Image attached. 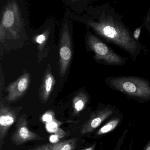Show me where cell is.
<instances>
[{"label": "cell", "mask_w": 150, "mask_h": 150, "mask_svg": "<svg viewBox=\"0 0 150 150\" xmlns=\"http://www.w3.org/2000/svg\"><path fill=\"white\" fill-rule=\"evenodd\" d=\"M87 45L94 53V59L104 65L112 66H124L127 60L124 57L115 52L110 46L98 38L90 34L87 38Z\"/></svg>", "instance_id": "cell-3"}, {"label": "cell", "mask_w": 150, "mask_h": 150, "mask_svg": "<svg viewBox=\"0 0 150 150\" xmlns=\"http://www.w3.org/2000/svg\"><path fill=\"white\" fill-rule=\"evenodd\" d=\"M63 123V122L59 121L55 119L51 122L45 124L46 129L49 133L54 134Z\"/></svg>", "instance_id": "cell-15"}, {"label": "cell", "mask_w": 150, "mask_h": 150, "mask_svg": "<svg viewBox=\"0 0 150 150\" xmlns=\"http://www.w3.org/2000/svg\"><path fill=\"white\" fill-rule=\"evenodd\" d=\"M54 134L55 135L57 136L59 138H61L64 137L67 134V132H65L62 129L59 128L58 130L54 133Z\"/></svg>", "instance_id": "cell-18"}, {"label": "cell", "mask_w": 150, "mask_h": 150, "mask_svg": "<svg viewBox=\"0 0 150 150\" xmlns=\"http://www.w3.org/2000/svg\"><path fill=\"white\" fill-rule=\"evenodd\" d=\"M30 82V74L27 72H24L6 88V91L8 92L6 100L9 102H12L21 98L26 92Z\"/></svg>", "instance_id": "cell-8"}, {"label": "cell", "mask_w": 150, "mask_h": 150, "mask_svg": "<svg viewBox=\"0 0 150 150\" xmlns=\"http://www.w3.org/2000/svg\"><path fill=\"white\" fill-rule=\"evenodd\" d=\"M141 32V27L137 28V29H136V30L134 31V34H133V37H134V38L136 40H137V41H139V38H140Z\"/></svg>", "instance_id": "cell-19"}, {"label": "cell", "mask_w": 150, "mask_h": 150, "mask_svg": "<svg viewBox=\"0 0 150 150\" xmlns=\"http://www.w3.org/2000/svg\"><path fill=\"white\" fill-rule=\"evenodd\" d=\"M55 84V80L52 73L51 66L48 64L41 85L40 94L41 100L46 102L50 97Z\"/></svg>", "instance_id": "cell-11"}, {"label": "cell", "mask_w": 150, "mask_h": 150, "mask_svg": "<svg viewBox=\"0 0 150 150\" xmlns=\"http://www.w3.org/2000/svg\"><path fill=\"white\" fill-rule=\"evenodd\" d=\"M22 21L19 16L18 7L15 3H11L6 7L3 14L0 28L1 43L5 41V31L11 34V39H16L22 27Z\"/></svg>", "instance_id": "cell-4"}, {"label": "cell", "mask_w": 150, "mask_h": 150, "mask_svg": "<svg viewBox=\"0 0 150 150\" xmlns=\"http://www.w3.org/2000/svg\"><path fill=\"white\" fill-rule=\"evenodd\" d=\"M124 115L118 108L112 115L93 132L92 138H99L116 130L122 123Z\"/></svg>", "instance_id": "cell-10"}, {"label": "cell", "mask_w": 150, "mask_h": 150, "mask_svg": "<svg viewBox=\"0 0 150 150\" xmlns=\"http://www.w3.org/2000/svg\"><path fill=\"white\" fill-rule=\"evenodd\" d=\"M114 91L140 103L150 101V82L144 78L134 76H110L106 79Z\"/></svg>", "instance_id": "cell-2"}, {"label": "cell", "mask_w": 150, "mask_h": 150, "mask_svg": "<svg viewBox=\"0 0 150 150\" xmlns=\"http://www.w3.org/2000/svg\"><path fill=\"white\" fill-rule=\"evenodd\" d=\"M44 138L31 131L28 127V122L25 114H23L18 119L16 130L11 136L12 143L20 145L31 141H41Z\"/></svg>", "instance_id": "cell-7"}, {"label": "cell", "mask_w": 150, "mask_h": 150, "mask_svg": "<svg viewBox=\"0 0 150 150\" xmlns=\"http://www.w3.org/2000/svg\"><path fill=\"white\" fill-rule=\"evenodd\" d=\"M89 98L87 94L84 92H80L77 93L73 99L74 112L77 115L85 108Z\"/></svg>", "instance_id": "cell-13"}, {"label": "cell", "mask_w": 150, "mask_h": 150, "mask_svg": "<svg viewBox=\"0 0 150 150\" xmlns=\"http://www.w3.org/2000/svg\"><path fill=\"white\" fill-rule=\"evenodd\" d=\"M77 139L73 138L59 142L39 145L28 150H74L77 145Z\"/></svg>", "instance_id": "cell-12"}, {"label": "cell", "mask_w": 150, "mask_h": 150, "mask_svg": "<svg viewBox=\"0 0 150 150\" xmlns=\"http://www.w3.org/2000/svg\"></svg>", "instance_id": "cell-23"}, {"label": "cell", "mask_w": 150, "mask_h": 150, "mask_svg": "<svg viewBox=\"0 0 150 150\" xmlns=\"http://www.w3.org/2000/svg\"><path fill=\"white\" fill-rule=\"evenodd\" d=\"M97 142H94L92 144H91L90 146L85 148V149L83 150H95L96 149V146H97Z\"/></svg>", "instance_id": "cell-21"}, {"label": "cell", "mask_w": 150, "mask_h": 150, "mask_svg": "<svg viewBox=\"0 0 150 150\" xmlns=\"http://www.w3.org/2000/svg\"><path fill=\"white\" fill-rule=\"evenodd\" d=\"M128 130L129 129H126L123 131L122 135L120 137V138H119V140H118V142H117V144H116L115 148L113 150H121L122 145V144L123 143V142H124L125 138L127 137V134L128 133ZM132 145V144L131 143L129 150H131ZM100 150H103V149H101Z\"/></svg>", "instance_id": "cell-17"}, {"label": "cell", "mask_w": 150, "mask_h": 150, "mask_svg": "<svg viewBox=\"0 0 150 150\" xmlns=\"http://www.w3.org/2000/svg\"><path fill=\"white\" fill-rule=\"evenodd\" d=\"M49 33V30H47L45 32L43 33L42 34L38 35L35 38V42L39 45L38 47L39 50L43 49V47L45 46L46 41L47 40Z\"/></svg>", "instance_id": "cell-14"}, {"label": "cell", "mask_w": 150, "mask_h": 150, "mask_svg": "<svg viewBox=\"0 0 150 150\" xmlns=\"http://www.w3.org/2000/svg\"><path fill=\"white\" fill-rule=\"evenodd\" d=\"M49 140H50V142L53 144L57 143L59 142V137L55 134L51 136L49 138Z\"/></svg>", "instance_id": "cell-20"}, {"label": "cell", "mask_w": 150, "mask_h": 150, "mask_svg": "<svg viewBox=\"0 0 150 150\" xmlns=\"http://www.w3.org/2000/svg\"><path fill=\"white\" fill-rule=\"evenodd\" d=\"M142 150H150V140L148 142L147 144L144 146Z\"/></svg>", "instance_id": "cell-22"}, {"label": "cell", "mask_w": 150, "mask_h": 150, "mask_svg": "<svg viewBox=\"0 0 150 150\" xmlns=\"http://www.w3.org/2000/svg\"><path fill=\"white\" fill-rule=\"evenodd\" d=\"M89 25L108 43L113 44L129 54L135 61L141 53L142 45L136 40L128 29L112 18L90 21Z\"/></svg>", "instance_id": "cell-1"}, {"label": "cell", "mask_w": 150, "mask_h": 150, "mask_svg": "<svg viewBox=\"0 0 150 150\" xmlns=\"http://www.w3.org/2000/svg\"><path fill=\"white\" fill-rule=\"evenodd\" d=\"M16 112L8 107L1 104L0 107V148L4 144L8 131L16 121Z\"/></svg>", "instance_id": "cell-9"}, {"label": "cell", "mask_w": 150, "mask_h": 150, "mask_svg": "<svg viewBox=\"0 0 150 150\" xmlns=\"http://www.w3.org/2000/svg\"><path fill=\"white\" fill-rule=\"evenodd\" d=\"M55 115L53 111L49 110L42 115L41 117V120L44 123H49L55 120Z\"/></svg>", "instance_id": "cell-16"}, {"label": "cell", "mask_w": 150, "mask_h": 150, "mask_svg": "<svg viewBox=\"0 0 150 150\" xmlns=\"http://www.w3.org/2000/svg\"><path fill=\"white\" fill-rule=\"evenodd\" d=\"M117 108L116 106L110 104L100 105L97 110L91 114L89 119L82 125L80 134L85 135L93 133L113 115Z\"/></svg>", "instance_id": "cell-5"}, {"label": "cell", "mask_w": 150, "mask_h": 150, "mask_svg": "<svg viewBox=\"0 0 150 150\" xmlns=\"http://www.w3.org/2000/svg\"><path fill=\"white\" fill-rule=\"evenodd\" d=\"M72 55L71 38L68 25L66 24L62 33L59 49V66L61 76H63L67 72Z\"/></svg>", "instance_id": "cell-6"}]
</instances>
